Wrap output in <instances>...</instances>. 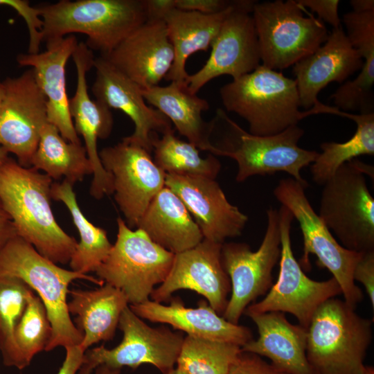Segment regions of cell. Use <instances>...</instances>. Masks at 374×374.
Here are the masks:
<instances>
[{"instance_id": "cell-22", "label": "cell", "mask_w": 374, "mask_h": 374, "mask_svg": "<svg viewBox=\"0 0 374 374\" xmlns=\"http://www.w3.org/2000/svg\"><path fill=\"white\" fill-rule=\"evenodd\" d=\"M78 42L75 36L46 42V51L35 54H19L21 66H30L36 82L46 98L48 122L55 126L69 142L81 143L70 114L66 89V65Z\"/></svg>"}, {"instance_id": "cell-17", "label": "cell", "mask_w": 374, "mask_h": 374, "mask_svg": "<svg viewBox=\"0 0 374 374\" xmlns=\"http://www.w3.org/2000/svg\"><path fill=\"white\" fill-rule=\"evenodd\" d=\"M222 245L203 239L195 247L175 254L167 277L151 294L152 301H168L175 292L190 290L204 296L222 316L231 290L222 262Z\"/></svg>"}, {"instance_id": "cell-34", "label": "cell", "mask_w": 374, "mask_h": 374, "mask_svg": "<svg viewBox=\"0 0 374 374\" xmlns=\"http://www.w3.org/2000/svg\"><path fill=\"white\" fill-rule=\"evenodd\" d=\"M35 292L23 280L0 275V352L7 366H26L15 338L16 327Z\"/></svg>"}, {"instance_id": "cell-50", "label": "cell", "mask_w": 374, "mask_h": 374, "mask_svg": "<svg viewBox=\"0 0 374 374\" xmlns=\"http://www.w3.org/2000/svg\"><path fill=\"white\" fill-rule=\"evenodd\" d=\"M8 153L0 145V168L8 158Z\"/></svg>"}, {"instance_id": "cell-5", "label": "cell", "mask_w": 374, "mask_h": 374, "mask_svg": "<svg viewBox=\"0 0 374 374\" xmlns=\"http://www.w3.org/2000/svg\"><path fill=\"white\" fill-rule=\"evenodd\" d=\"M220 95L225 109L244 118L256 136L280 133L308 116L299 110L295 80L262 64L222 86Z\"/></svg>"}, {"instance_id": "cell-9", "label": "cell", "mask_w": 374, "mask_h": 374, "mask_svg": "<svg viewBox=\"0 0 374 374\" xmlns=\"http://www.w3.org/2000/svg\"><path fill=\"white\" fill-rule=\"evenodd\" d=\"M116 240L96 269L98 278L121 290L130 305L148 299L171 268L175 254L153 242L141 229L117 218Z\"/></svg>"}, {"instance_id": "cell-35", "label": "cell", "mask_w": 374, "mask_h": 374, "mask_svg": "<svg viewBox=\"0 0 374 374\" xmlns=\"http://www.w3.org/2000/svg\"><path fill=\"white\" fill-rule=\"evenodd\" d=\"M240 352L235 344L187 335L176 365L188 374H227Z\"/></svg>"}, {"instance_id": "cell-16", "label": "cell", "mask_w": 374, "mask_h": 374, "mask_svg": "<svg viewBox=\"0 0 374 374\" xmlns=\"http://www.w3.org/2000/svg\"><path fill=\"white\" fill-rule=\"evenodd\" d=\"M256 2L238 0L211 46L208 59L199 71L188 75L185 84L190 92L197 94L206 84L221 75L236 79L261 64L258 37L251 15Z\"/></svg>"}, {"instance_id": "cell-52", "label": "cell", "mask_w": 374, "mask_h": 374, "mask_svg": "<svg viewBox=\"0 0 374 374\" xmlns=\"http://www.w3.org/2000/svg\"><path fill=\"white\" fill-rule=\"evenodd\" d=\"M3 96H4V86H3V81L0 80V106L2 103Z\"/></svg>"}, {"instance_id": "cell-37", "label": "cell", "mask_w": 374, "mask_h": 374, "mask_svg": "<svg viewBox=\"0 0 374 374\" xmlns=\"http://www.w3.org/2000/svg\"><path fill=\"white\" fill-rule=\"evenodd\" d=\"M374 58L366 60L359 75L341 84L331 96L335 107L343 112L372 113L373 108Z\"/></svg>"}, {"instance_id": "cell-47", "label": "cell", "mask_w": 374, "mask_h": 374, "mask_svg": "<svg viewBox=\"0 0 374 374\" xmlns=\"http://www.w3.org/2000/svg\"><path fill=\"white\" fill-rule=\"evenodd\" d=\"M350 5L353 10L357 12L374 11L373 0H351Z\"/></svg>"}, {"instance_id": "cell-33", "label": "cell", "mask_w": 374, "mask_h": 374, "mask_svg": "<svg viewBox=\"0 0 374 374\" xmlns=\"http://www.w3.org/2000/svg\"><path fill=\"white\" fill-rule=\"evenodd\" d=\"M155 163L167 174L188 175L215 179L221 169V163L212 154L203 158L199 149L190 142L180 140L170 128L158 136L152 138Z\"/></svg>"}, {"instance_id": "cell-8", "label": "cell", "mask_w": 374, "mask_h": 374, "mask_svg": "<svg viewBox=\"0 0 374 374\" xmlns=\"http://www.w3.org/2000/svg\"><path fill=\"white\" fill-rule=\"evenodd\" d=\"M297 1H256L252 10L261 64L285 69L310 55L328 39L324 23Z\"/></svg>"}, {"instance_id": "cell-29", "label": "cell", "mask_w": 374, "mask_h": 374, "mask_svg": "<svg viewBox=\"0 0 374 374\" xmlns=\"http://www.w3.org/2000/svg\"><path fill=\"white\" fill-rule=\"evenodd\" d=\"M68 303L69 314L76 315L78 328L82 332L80 347L87 350L100 341L112 339L123 310L129 305L118 289L104 283L94 290H72Z\"/></svg>"}, {"instance_id": "cell-10", "label": "cell", "mask_w": 374, "mask_h": 374, "mask_svg": "<svg viewBox=\"0 0 374 374\" xmlns=\"http://www.w3.org/2000/svg\"><path fill=\"white\" fill-rule=\"evenodd\" d=\"M308 186L289 177L280 179L273 193L299 224L303 238V253L300 260L302 269H310V254L317 258V263L328 269L339 283L344 300L355 308L362 300V290L355 284L353 273L363 253L344 248L317 214L305 192Z\"/></svg>"}, {"instance_id": "cell-7", "label": "cell", "mask_w": 374, "mask_h": 374, "mask_svg": "<svg viewBox=\"0 0 374 374\" xmlns=\"http://www.w3.org/2000/svg\"><path fill=\"white\" fill-rule=\"evenodd\" d=\"M364 175L373 166L353 159L340 166L323 185L319 216L344 248L374 251V199Z\"/></svg>"}, {"instance_id": "cell-11", "label": "cell", "mask_w": 374, "mask_h": 374, "mask_svg": "<svg viewBox=\"0 0 374 374\" xmlns=\"http://www.w3.org/2000/svg\"><path fill=\"white\" fill-rule=\"evenodd\" d=\"M123 333L122 341L114 348L102 345L85 350L77 374H90L103 366L120 372L124 366L136 368L143 364L157 367L167 374L176 365L184 337L168 328H152L127 306L118 325Z\"/></svg>"}, {"instance_id": "cell-14", "label": "cell", "mask_w": 374, "mask_h": 374, "mask_svg": "<svg viewBox=\"0 0 374 374\" xmlns=\"http://www.w3.org/2000/svg\"><path fill=\"white\" fill-rule=\"evenodd\" d=\"M104 169L110 175L114 199L131 228L139 220L156 195L165 186L166 173L150 152L127 136L99 152Z\"/></svg>"}, {"instance_id": "cell-19", "label": "cell", "mask_w": 374, "mask_h": 374, "mask_svg": "<svg viewBox=\"0 0 374 374\" xmlns=\"http://www.w3.org/2000/svg\"><path fill=\"white\" fill-rule=\"evenodd\" d=\"M165 186L184 203L204 239L223 244L241 235L248 217L228 201L215 179L166 173Z\"/></svg>"}, {"instance_id": "cell-13", "label": "cell", "mask_w": 374, "mask_h": 374, "mask_svg": "<svg viewBox=\"0 0 374 374\" xmlns=\"http://www.w3.org/2000/svg\"><path fill=\"white\" fill-rule=\"evenodd\" d=\"M278 213L281 251L278 280L265 297L249 305L244 314L288 312L297 319L299 325L307 329L317 309L328 299L341 294V290L333 277L317 281L306 276L292 249L290 229L294 217L282 205Z\"/></svg>"}, {"instance_id": "cell-40", "label": "cell", "mask_w": 374, "mask_h": 374, "mask_svg": "<svg viewBox=\"0 0 374 374\" xmlns=\"http://www.w3.org/2000/svg\"><path fill=\"white\" fill-rule=\"evenodd\" d=\"M227 374H287L263 360L260 356L241 351Z\"/></svg>"}, {"instance_id": "cell-51", "label": "cell", "mask_w": 374, "mask_h": 374, "mask_svg": "<svg viewBox=\"0 0 374 374\" xmlns=\"http://www.w3.org/2000/svg\"><path fill=\"white\" fill-rule=\"evenodd\" d=\"M362 374H374V368L364 365Z\"/></svg>"}, {"instance_id": "cell-27", "label": "cell", "mask_w": 374, "mask_h": 374, "mask_svg": "<svg viewBox=\"0 0 374 374\" xmlns=\"http://www.w3.org/2000/svg\"><path fill=\"white\" fill-rule=\"evenodd\" d=\"M136 228L174 254L195 247L204 239L184 203L166 186L152 200Z\"/></svg>"}, {"instance_id": "cell-39", "label": "cell", "mask_w": 374, "mask_h": 374, "mask_svg": "<svg viewBox=\"0 0 374 374\" xmlns=\"http://www.w3.org/2000/svg\"><path fill=\"white\" fill-rule=\"evenodd\" d=\"M8 6L15 10L25 21L29 33L28 53H39V46L43 42V21L39 7H33L27 0H0V6Z\"/></svg>"}, {"instance_id": "cell-2", "label": "cell", "mask_w": 374, "mask_h": 374, "mask_svg": "<svg viewBox=\"0 0 374 374\" xmlns=\"http://www.w3.org/2000/svg\"><path fill=\"white\" fill-rule=\"evenodd\" d=\"M0 275L21 279L42 300L52 329L46 351L81 344L83 334L73 323L68 310L69 286L76 279L89 280L100 286L104 284L103 281L60 267L19 235L12 238L0 249Z\"/></svg>"}, {"instance_id": "cell-49", "label": "cell", "mask_w": 374, "mask_h": 374, "mask_svg": "<svg viewBox=\"0 0 374 374\" xmlns=\"http://www.w3.org/2000/svg\"><path fill=\"white\" fill-rule=\"evenodd\" d=\"M10 220L8 215L6 213L3 209L2 205L0 203V224H3L8 221Z\"/></svg>"}, {"instance_id": "cell-43", "label": "cell", "mask_w": 374, "mask_h": 374, "mask_svg": "<svg viewBox=\"0 0 374 374\" xmlns=\"http://www.w3.org/2000/svg\"><path fill=\"white\" fill-rule=\"evenodd\" d=\"M233 2L229 0H176V8L203 14H215L230 7Z\"/></svg>"}, {"instance_id": "cell-36", "label": "cell", "mask_w": 374, "mask_h": 374, "mask_svg": "<svg viewBox=\"0 0 374 374\" xmlns=\"http://www.w3.org/2000/svg\"><path fill=\"white\" fill-rule=\"evenodd\" d=\"M51 333L46 308L34 292L28 301L15 332L17 346L26 366L30 364L36 354L45 350Z\"/></svg>"}, {"instance_id": "cell-6", "label": "cell", "mask_w": 374, "mask_h": 374, "mask_svg": "<svg viewBox=\"0 0 374 374\" xmlns=\"http://www.w3.org/2000/svg\"><path fill=\"white\" fill-rule=\"evenodd\" d=\"M216 118L224 125L225 132L221 144L215 146L213 154L228 157L237 162L238 182L252 176L285 172L301 184L308 186L301 171L312 163L319 152L298 145L304 134L298 125L274 135L256 136L243 130L222 109H217Z\"/></svg>"}, {"instance_id": "cell-41", "label": "cell", "mask_w": 374, "mask_h": 374, "mask_svg": "<svg viewBox=\"0 0 374 374\" xmlns=\"http://www.w3.org/2000/svg\"><path fill=\"white\" fill-rule=\"evenodd\" d=\"M354 281L361 283L374 309V251L364 252L357 262L353 273Z\"/></svg>"}, {"instance_id": "cell-38", "label": "cell", "mask_w": 374, "mask_h": 374, "mask_svg": "<svg viewBox=\"0 0 374 374\" xmlns=\"http://www.w3.org/2000/svg\"><path fill=\"white\" fill-rule=\"evenodd\" d=\"M346 36L362 59L374 57V11H352L343 16Z\"/></svg>"}, {"instance_id": "cell-53", "label": "cell", "mask_w": 374, "mask_h": 374, "mask_svg": "<svg viewBox=\"0 0 374 374\" xmlns=\"http://www.w3.org/2000/svg\"><path fill=\"white\" fill-rule=\"evenodd\" d=\"M167 374H188V373L176 367V368H174L173 369H172Z\"/></svg>"}, {"instance_id": "cell-44", "label": "cell", "mask_w": 374, "mask_h": 374, "mask_svg": "<svg viewBox=\"0 0 374 374\" xmlns=\"http://www.w3.org/2000/svg\"><path fill=\"white\" fill-rule=\"evenodd\" d=\"M147 21H164L176 8V0H142Z\"/></svg>"}, {"instance_id": "cell-42", "label": "cell", "mask_w": 374, "mask_h": 374, "mask_svg": "<svg viewBox=\"0 0 374 374\" xmlns=\"http://www.w3.org/2000/svg\"><path fill=\"white\" fill-rule=\"evenodd\" d=\"M297 2L303 8H310L318 15L319 19L326 21L333 28L341 26L338 13L339 0H297Z\"/></svg>"}, {"instance_id": "cell-26", "label": "cell", "mask_w": 374, "mask_h": 374, "mask_svg": "<svg viewBox=\"0 0 374 374\" xmlns=\"http://www.w3.org/2000/svg\"><path fill=\"white\" fill-rule=\"evenodd\" d=\"M147 103L172 123L179 133L201 150L213 153L215 146L211 136L215 129V118L206 122L202 113L209 109L207 100L189 91L186 84L171 82L168 85H157L142 89Z\"/></svg>"}, {"instance_id": "cell-46", "label": "cell", "mask_w": 374, "mask_h": 374, "mask_svg": "<svg viewBox=\"0 0 374 374\" xmlns=\"http://www.w3.org/2000/svg\"><path fill=\"white\" fill-rule=\"evenodd\" d=\"M16 235H17V231L11 220L0 224V249Z\"/></svg>"}, {"instance_id": "cell-30", "label": "cell", "mask_w": 374, "mask_h": 374, "mask_svg": "<svg viewBox=\"0 0 374 374\" xmlns=\"http://www.w3.org/2000/svg\"><path fill=\"white\" fill-rule=\"evenodd\" d=\"M30 166L44 171L52 179L64 178L73 186L93 174L84 146L65 140L57 128L48 122L42 129Z\"/></svg>"}, {"instance_id": "cell-28", "label": "cell", "mask_w": 374, "mask_h": 374, "mask_svg": "<svg viewBox=\"0 0 374 374\" xmlns=\"http://www.w3.org/2000/svg\"><path fill=\"white\" fill-rule=\"evenodd\" d=\"M238 0L230 7L215 14H203L194 11L174 9L165 18L169 39L175 58L165 80L186 84L188 75L186 71L188 58L199 51L211 48L227 15L235 8Z\"/></svg>"}, {"instance_id": "cell-23", "label": "cell", "mask_w": 374, "mask_h": 374, "mask_svg": "<svg viewBox=\"0 0 374 374\" xmlns=\"http://www.w3.org/2000/svg\"><path fill=\"white\" fill-rule=\"evenodd\" d=\"M363 59L341 26L333 28L326 41L293 67L300 107L317 105L319 93L330 82H343L361 69Z\"/></svg>"}, {"instance_id": "cell-20", "label": "cell", "mask_w": 374, "mask_h": 374, "mask_svg": "<svg viewBox=\"0 0 374 374\" xmlns=\"http://www.w3.org/2000/svg\"><path fill=\"white\" fill-rule=\"evenodd\" d=\"M96 78L91 91L96 100L110 109L121 110L134 123L127 138L148 151H152V138L172 128L170 121L146 104L142 89L103 56L95 57Z\"/></svg>"}, {"instance_id": "cell-24", "label": "cell", "mask_w": 374, "mask_h": 374, "mask_svg": "<svg viewBox=\"0 0 374 374\" xmlns=\"http://www.w3.org/2000/svg\"><path fill=\"white\" fill-rule=\"evenodd\" d=\"M198 304L197 308H186L181 299L174 298L168 305L148 299L129 306L140 318L170 325L188 336L229 342L240 347L253 339L249 328L226 321L206 301L202 300Z\"/></svg>"}, {"instance_id": "cell-32", "label": "cell", "mask_w": 374, "mask_h": 374, "mask_svg": "<svg viewBox=\"0 0 374 374\" xmlns=\"http://www.w3.org/2000/svg\"><path fill=\"white\" fill-rule=\"evenodd\" d=\"M332 114L345 117L357 124L353 136L343 143L323 142L321 153L312 163L310 171L314 182L324 184L344 163L361 155L374 154V114H353L335 107Z\"/></svg>"}, {"instance_id": "cell-1", "label": "cell", "mask_w": 374, "mask_h": 374, "mask_svg": "<svg viewBox=\"0 0 374 374\" xmlns=\"http://www.w3.org/2000/svg\"><path fill=\"white\" fill-rule=\"evenodd\" d=\"M53 179L8 157L0 168V203L17 235L56 264L69 262L78 242L58 224L51 206Z\"/></svg>"}, {"instance_id": "cell-48", "label": "cell", "mask_w": 374, "mask_h": 374, "mask_svg": "<svg viewBox=\"0 0 374 374\" xmlns=\"http://www.w3.org/2000/svg\"><path fill=\"white\" fill-rule=\"evenodd\" d=\"M120 372L110 370L105 366H100L96 368V374H119Z\"/></svg>"}, {"instance_id": "cell-18", "label": "cell", "mask_w": 374, "mask_h": 374, "mask_svg": "<svg viewBox=\"0 0 374 374\" xmlns=\"http://www.w3.org/2000/svg\"><path fill=\"white\" fill-rule=\"evenodd\" d=\"M75 65L77 84L69 107L76 133L84 142V148L93 169L90 195L96 199L113 193L112 179L104 169L98 151V140L109 136L113 127L111 110L91 99L87 73L93 67L95 57L84 42H79L72 57Z\"/></svg>"}, {"instance_id": "cell-4", "label": "cell", "mask_w": 374, "mask_h": 374, "mask_svg": "<svg viewBox=\"0 0 374 374\" xmlns=\"http://www.w3.org/2000/svg\"><path fill=\"white\" fill-rule=\"evenodd\" d=\"M372 323L344 300L323 302L307 328L306 356L317 374H362Z\"/></svg>"}, {"instance_id": "cell-25", "label": "cell", "mask_w": 374, "mask_h": 374, "mask_svg": "<svg viewBox=\"0 0 374 374\" xmlns=\"http://www.w3.org/2000/svg\"><path fill=\"white\" fill-rule=\"evenodd\" d=\"M256 325L258 337L241 351L264 356L287 374H317L306 356L307 329L291 323L281 312L247 314Z\"/></svg>"}, {"instance_id": "cell-21", "label": "cell", "mask_w": 374, "mask_h": 374, "mask_svg": "<svg viewBox=\"0 0 374 374\" xmlns=\"http://www.w3.org/2000/svg\"><path fill=\"white\" fill-rule=\"evenodd\" d=\"M103 57L144 89L166 78L175 54L164 21H146Z\"/></svg>"}, {"instance_id": "cell-45", "label": "cell", "mask_w": 374, "mask_h": 374, "mask_svg": "<svg viewBox=\"0 0 374 374\" xmlns=\"http://www.w3.org/2000/svg\"><path fill=\"white\" fill-rule=\"evenodd\" d=\"M66 357L57 374H77L85 350L80 345L65 348Z\"/></svg>"}, {"instance_id": "cell-3", "label": "cell", "mask_w": 374, "mask_h": 374, "mask_svg": "<svg viewBox=\"0 0 374 374\" xmlns=\"http://www.w3.org/2000/svg\"><path fill=\"white\" fill-rule=\"evenodd\" d=\"M39 8L43 42L82 33L88 48L102 56L147 21L142 0H61Z\"/></svg>"}, {"instance_id": "cell-15", "label": "cell", "mask_w": 374, "mask_h": 374, "mask_svg": "<svg viewBox=\"0 0 374 374\" xmlns=\"http://www.w3.org/2000/svg\"><path fill=\"white\" fill-rule=\"evenodd\" d=\"M0 106V145L14 154L19 165L30 168L43 126L48 122L46 98L32 69L3 81Z\"/></svg>"}, {"instance_id": "cell-12", "label": "cell", "mask_w": 374, "mask_h": 374, "mask_svg": "<svg viewBox=\"0 0 374 374\" xmlns=\"http://www.w3.org/2000/svg\"><path fill=\"white\" fill-rule=\"evenodd\" d=\"M267 224L259 248L252 251L243 242H224L222 265L231 282V296L222 317L238 324L246 308L272 286V271L280 256V226L278 210L267 211Z\"/></svg>"}, {"instance_id": "cell-31", "label": "cell", "mask_w": 374, "mask_h": 374, "mask_svg": "<svg viewBox=\"0 0 374 374\" xmlns=\"http://www.w3.org/2000/svg\"><path fill=\"white\" fill-rule=\"evenodd\" d=\"M73 185L63 180L53 182L51 196L62 202L71 213L80 241L69 262L71 269L83 274L96 271L109 254L112 244L103 229L90 222L80 208Z\"/></svg>"}]
</instances>
